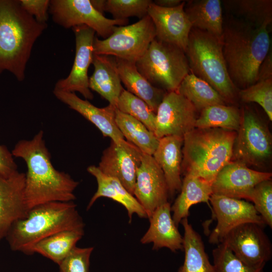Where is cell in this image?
Instances as JSON below:
<instances>
[{"instance_id": "obj_1", "label": "cell", "mask_w": 272, "mask_h": 272, "mask_svg": "<svg viewBox=\"0 0 272 272\" xmlns=\"http://www.w3.org/2000/svg\"><path fill=\"white\" fill-rule=\"evenodd\" d=\"M11 153L13 156L23 159L27 166L25 199L29 211L40 205L74 201L76 198L74 191L79 182L53 166L42 130L30 140L19 141Z\"/></svg>"}, {"instance_id": "obj_2", "label": "cell", "mask_w": 272, "mask_h": 272, "mask_svg": "<svg viewBox=\"0 0 272 272\" xmlns=\"http://www.w3.org/2000/svg\"><path fill=\"white\" fill-rule=\"evenodd\" d=\"M222 39L227 70L236 87L244 89L255 83L259 67L269 52L268 27L227 14L223 17Z\"/></svg>"}, {"instance_id": "obj_3", "label": "cell", "mask_w": 272, "mask_h": 272, "mask_svg": "<svg viewBox=\"0 0 272 272\" xmlns=\"http://www.w3.org/2000/svg\"><path fill=\"white\" fill-rule=\"evenodd\" d=\"M46 27L28 14L19 0H0V75L8 71L18 81L24 79L33 46Z\"/></svg>"}, {"instance_id": "obj_4", "label": "cell", "mask_w": 272, "mask_h": 272, "mask_svg": "<svg viewBox=\"0 0 272 272\" xmlns=\"http://www.w3.org/2000/svg\"><path fill=\"white\" fill-rule=\"evenodd\" d=\"M84 227L74 201L50 202L30 209L25 218L13 224L5 238L12 250L30 255L39 241L63 230L84 232Z\"/></svg>"}, {"instance_id": "obj_5", "label": "cell", "mask_w": 272, "mask_h": 272, "mask_svg": "<svg viewBox=\"0 0 272 272\" xmlns=\"http://www.w3.org/2000/svg\"><path fill=\"white\" fill-rule=\"evenodd\" d=\"M237 132L219 128H194L183 137L181 171L211 184L231 161Z\"/></svg>"}, {"instance_id": "obj_6", "label": "cell", "mask_w": 272, "mask_h": 272, "mask_svg": "<svg viewBox=\"0 0 272 272\" xmlns=\"http://www.w3.org/2000/svg\"><path fill=\"white\" fill-rule=\"evenodd\" d=\"M185 53L190 72L207 82L227 103H234L239 90L227 70L222 39L192 28Z\"/></svg>"}, {"instance_id": "obj_7", "label": "cell", "mask_w": 272, "mask_h": 272, "mask_svg": "<svg viewBox=\"0 0 272 272\" xmlns=\"http://www.w3.org/2000/svg\"><path fill=\"white\" fill-rule=\"evenodd\" d=\"M135 65L152 85L167 92L176 91L190 73L185 51L156 37Z\"/></svg>"}, {"instance_id": "obj_8", "label": "cell", "mask_w": 272, "mask_h": 272, "mask_svg": "<svg viewBox=\"0 0 272 272\" xmlns=\"http://www.w3.org/2000/svg\"><path fill=\"white\" fill-rule=\"evenodd\" d=\"M155 37V26L147 15L132 24L115 26L112 34L106 39L95 37L93 52L135 63Z\"/></svg>"}, {"instance_id": "obj_9", "label": "cell", "mask_w": 272, "mask_h": 272, "mask_svg": "<svg viewBox=\"0 0 272 272\" xmlns=\"http://www.w3.org/2000/svg\"><path fill=\"white\" fill-rule=\"evenodd\" d=\"M235 140L231 161L259 166L271 155V135L265 125L251 110L244 107Z\"/></svg>"}, {"instance_id": "obj_10", "label": "cell", "mask_w": 272, "mask_h": 272, "mask_svg": "<svg viewBox=\"0 0 272 272\" xmlns=\"http://www.w3.org/2000/svg\"><path fill=\"white\" fill-rule=\"evenodd\" d=\"M49 12L56 23L69 28L79 25L87 26L103 38L108 37L115 26H125L128 19H108L97 11L90 0H52Z\"/></svg>"}, {"instance_id": "obj_11", "label": "cell", "mask_w": 272, "mask_h": 272, "mask_svg": "<svg viewBox=\"0 0 272 272\" xmlns=\"http://www.w3.org/2000/svg\"><path fill=\"white\" fill-rule=\"evenodd\" d=\"M263 228L254 223L241 224L229 231L222 242L246 265L263 268L271 258L272 245Z\"/></svg>"}, {"instance_id": "obj_12", "label": "cell", "mask_w": 272, "mask_h": 272, "mask_svg": "<svg viewBox=\"0 0 272 272\" xmlns=\"http://www.w3.org/2000/svg\"><path fill=\"white\" fill-rule=\"evenodd\" d=\"M197 111L176 91L167 92L157 110L154 133L158 139L169 135L183 138L195 128Z\"/></svg>"}, {"instance_id": "obj_13", "label": "cell", "mask_w": 272, "mask_h": 272, "mask_svg": "<svg viewBox=\"0 0 272 272\" xmlns=\"http://www.w3.org/2000/svg\"><path fill=\"white\" fill-rule=\"evenodd\" d=\"M209 201L217 220L216 226L209 236V242L211 244L221 243L229 231L241 224L266 225L253 204L248 201L213 193Z\"/></svg>"}, {"instance_id": "obj_14", "label": "cell", "mask_w": 272, "mask_h": 272, "mask_svg": "<svg viewBox=\"0 0 272 272\" xmlns=\"http://www.w3.org/2000/svg\"><path fill=\"white\" fill-rule=\"evenodd\" d=\"M143 155L138 147L124 139L118 142L111 140L97 167L104 174L118 179L133 195L137 172Z\"/></svg>"}, {"instance_id": "obj_15", "label": "cell", "mask_w": 272, "mask_h": 272, "mask_svg": "<svg viewBox=\"0 0 272 272\" xmlns=\"http://www.w3.org/2000/svg\"><path fill=\"white\" fill-rule=\"evenodd\" d=\"M76 39V54L69 76L58 80L54 89L75 93L79 92L86 100H92L93 94L89 88L88 69L92 63L93 41L95 32L86 25L72 28Z\"/></svg>"}, {"instance_id": "obj_16", "label": "cell", "mask_w": 272, "mask_h": 272, "mask_svg": "<svg viewBox=\"0 0 272 272\" xmlns=\"http://www.w3.org/2000/svg\"><path fill=\"white\" fill-rule=\"evenodd\" d=\"M133 195L148 218L158 207L168 201L169 194L164 174L152 155H143L137 172Z\"/></svg>"}, {"instance_id": "obj_17", "label": "cell", "mask_w": 272, "mask_h": 272, "mask_svg": "<svg viewBox=\"0 0 272 272\" xmlns=\"http://www.w3.org/2000/svg\"><path fill=\"white\" fill-rule=\"evenodd\" d=\"M271 173L249 168L246 165L231 161L218 172L212 184L213 194L241 199H248L254 187L271 179Z\"/></svg>"}, {"instance_id": "obj_18", "label": "cell", "mask_w": 272, "mask_h": 272, "mask_svg": "<svg viewBox=\"0 0 272 272\" xmlns=\"http://www.w3.org/2000/svg\"><path fill=\"white\" fill-rule=\"evenodd\" d=\"M186 1L173 8L150 5L148 15L155 28L156 38L186 50L192 26L184 12Z\"/></svg>"}, {"instance_id": "obj_19", "label": "cell", "mask_w": 272, "mask_h": 272, "mask_svg": "<svg viewBox=\"0 0 272 272\" xmlns=\"http://www.w3.org/2000/svg\"><path fill=\"white\" fill-rule=\"evenodd\" d=\"M25 181V174L18 170L8 177L0 175V240L14 223L28 215Z\"/></svg>"}, {"instance_id": "obj_20", "label": "cell", "mask_w": 272, "mask_h": 272, "mask_svg": "<svg viewBox=\"0 0 272 272\" xmlns=\"http://www.w3.org/2000/svg\"><path fill=\"white\" fill-rule=\"evenodd\" d=\"M53 93L58 100L93 123L104 137H109L114 142L124 139L116 124V107L109 104L104 107H97L73 92L54 89Z\"/></svg>"}, {"instance_id": "obj_21", "label": "cell", "mask_w": 272, "mask_h": 272, "mask_svg": "<svg viewBox=\"0 0 272 272\" xmlns=\"http://www.w3.org/2000/svg\"><path fill=\"white\" fill-rule=\"evenodd\" d=\"M168 201L158 207L148 218L150 226L140 240L145 244L153 243V250L167 248L172 252L183 250V236L178 231Z\"/></svg>"}, {"instance_id": "obj_22", "label": "cell", "mask_w": 272, "mask_h": 272, "mask_svg": "<svg viewBox=\"0 0 272 272\" xmlns=\"http://www.w3.org/2000/svg\"><path fill=\"white\" fill-rule=\"evenodd\" d=\"M87 169V171L96 178L98 185L96 191L88 204L87 211L99 198L104 197L111 198L125 208L129 223L131 222L134 214L141 218H148L145 210L137 198L118 179L104 174L97 166L94 165L89 166Z\"/></svg>"}, {"instance_id": "obj_23", "label": "cell", "mask_w": 272, "mask_h": 272, "mask_svg": "<svg viewBox=\"0 0 272 272\" xmlns=\"http://www.w3.org/2000/svg\"><path fill=\"white\" fill-rule=\"evenodd\" d=\"M183 144L182 137H164L159 139L158 147L152 155L164 174L171 196L176 191H180L181 188Z\"/></svg>"}, {"instance_id": "obj_24", "label": "cell", "mask_w": 272, "mask_h": 272, "mask_svg": "<svg viewBox=\"0 0 272 272\" xmlns=\"http://www.w3.org/2000/svg\"><path fill=\"white\" fill-rule=\"evenodd\" d=\"M92 63L94 71L89 79V88L98 93L116 107L123 90L118 73L116 58L111 56L94 54Z\"/></svg>"}, {"instance_id": "obj_25", "label": "cell", "mask_w": 272, "mask_h": 272, "mask_svg": "<svg viewBox=\"0 0 272 272\" xmlns=\"http://www.w3.org/2000/svg\"><path fill=\"white\" fill-rule=\"evenodd\" d=\"M220 0H190L184 12L192 28L207 32L222 39L223 17Z\"/></svg>"}, {"instance_id": "obj_26", "label": "cell", "mask_w": 272, "mask_h": 272, "mask_svg": "<svg viewBox=\"0 0 272 272\" xmlns=\"http://www.w3.org/2000/svg\"><path fill=\"white\" fill-rule=\"evenodd\" d=\"M115 58L119 77L126 90L143 100L156 113L167 92L152 85L140 73L135 62Z\"/></svg>"}, {"instance_id": "obj_27", "label": "cell", "mask_w": 272, "mask_h": 272, "mask_svg": "<svg viewBox=\"0 0 272 272\" xmlns=\"http://www.w3.org/2000/svg\"><path fill=\"white\" fill-rule=\"evenodd\" d=\"M184 174L180 193L171 206L172 217L177 227L182 219L188 218L192 206L200 202L209 205V199L213 193L211 183L199 177Z\"/></svg>"}, {"instance_id": "obj_28", "label": "cell", "mask_w": 272, "mask_h": 272, "mask_svg": "<svg viewBox=\"0 0 272 272\" xmlns=\"http://www.w3.org/2000/svg\"><path fill=\"white\" fill-rule=\"evenodd\" d=\"M180 223L184 229V260L178 272H214L200 235L188 222V218L182 219Z\"/></svg>"}, {"instance_id": "obj_29", "label": "cell", "mask_w": 272, "mask_h": 272, "mask_svg": "<svg viewBox=\"0 0 272 272\" xmlns=\"http://www.w3.org/2000/svg\"><path fill=\"white\" fill-rule=\"evenodd\" d=\"M115 122L125 140L135 145L143 154L153 155L160 139L154 132L140 121L117 108Z\"/></svg>"}, {"instance_id": "obj_30", "label": "cell", "mask_w": 272, "mask_h": 272, "mask_svg": "<svg viewBox=\"0 0 272 272\" xmlns=\"http://www.w3.org/2000/svg\"><path fill=\"white\" fill-rule=\"evenodd\" d=\"M84 235V232L75 230L57 232L34 244L30 249V255L39 253L58 265L76 246Z\"/></svg>"}, {"instance_id": "obj_31", "label": "cell", "mask_w": 272, "mask_h": 272, "mask_svg": "<svg viewBox=\"0 0 272 272\" xmlns=\"http://www.w3.org/2000/svg\"><path fill=\"white\" fill-rule=\"evenodd\" d=\"M227 14L258 26H268L272 22L271 0H224Z\"/></svg>"}, {"instance_id": "obj_32", "label": "cell", "mask_w": 272, "mask_h": 272, "mask_svg": "<svg viewBox=\"0 0 272 272\" xmlns=\"http://www.w3.org/2000/svg\"><path fill=\"white\" fill-rule=\"evenodd\" d=\"M188 100L197 111L215 105H226V100L207 82L191 72L176 91Z\"/></svg>"}, {"instance_id": "obj_33", "label": "cell", "mask_w": 272, "mask_h": 272, "mask_svg": "<svg viewBox=\"0 0 272 272\" xmlns=\"http://www.w3.org/2000/svg\"><path fill=\"white\" fill-rule=\"evenodd\" d=\"M241 115V111L234 106H210L200 111L195 128H219L236 131L239 128Z\"/></svg>"}, {"instance_id": "obj_34", "label": "cell", "mask_w": 272, "mask_h": 272, "mask_svg": "<svg viewBox=\"0 0 272 272\" xmlns=\"http://www.w3.org/2000/svg\"><path fill=\"white\" fill-rule=\"evenodd\" d=\"M116 108L140 121L154 132L156 113L141 99L123 89L118 98Z\"/></svg>"}, {"instance_id": "obj_35", "label": "cell", "mask_w": 272, "mask_h": 272, "mask_svg": "<svg viewBox=\"0 0 272 272\" xmlns=\"http://www.w3.org/2000/svg\"><path fill=\"white\" fill-rule=\"evenodd\" d=\"M238 96L245 103L255 102L272 120V78L258 79L255 83L238 91Z\"/></svg>"}, {"instance_id": "obj_36", "label": "cell", "mask_w": 272, "mask_h": 272, "mask_svg": "<svg viewBox=\"0 0 272 272\" xmlns=\"http://www.w3.org/2000/svg\"><path fill=\"white\" fill-rule=\"evenodd\" d=\"M214 272H263V268L250 267L239 259L224 242L213 250Z\"/></svg>"}, {"instance_id": "obj_37", "label": "cell", "mask_w": 272, "mask_h": 272, "mask_svg": "<svg viewBox=\"0 0 272 272\" xmlns=\"http://www.w3.org/2000/svg\"><path fill=\"white\" fill-rule=\"evenodd\" d=\"M151 0H106L104 12L110 13L114 19L125 20L130 17L141 19L148 15Z\"/></svg>"}, {"instance_id": "obj_38", "label": "cell", "mask_w": 272, "mask_h": 272, "mask_svg": "<svg viewBox=\"0 0 272 272\" xmlns=\"http://www.w3.org/2000/svg\"><path fill=\"white\" fill-rule=\"evenodd\" d=\"M248 200L261 217L266 225L272 228V182L271 179L260 182L251 190Z\"/></svg>"}, {"instance_id": "obj_39", "label": "cell", "mask_w": 272, "mask_h": 272, "mask_svg": "<svg viewBox=\"0 0 272 272\" xmlns=\"http://www.w3.org/2000/svg\"><path fill=\"white\" fill-rule=\"evenodd\" d=\"M93 247H74L58 264L59 272H89L90 258Z\"/></svg>"}, {"instance_id": "obj_40", "label": "cell", "mask_w": 272, "mask_h": 272, "mask_svg": "<svg viewBox=\"0 0 272 272\" xmlns=\"http://www.w3.org/2000/svg\"><path fill=\"white\" fill-rule=\"evenodd\" d=\"M19 2L23 9L38 22L46 24L50 1L19 0Z\"/></svg>"}, {"instance_id": "obj_41", "label": "cell", "mask_w": 272, "mask_h": 272, "mask_svg": "<svg viewBox=\"0 0 272 272\" xmlns=\"http://www.w3.org/2000/svg\"><path fill=\"white\" fill-rule=\"evenodd\" d=\"M17 171L13 156L6 146L0 145V175L8 177Z\"/></svg>"}, {"instance_id": "obj_42", "label": "cell", "mask_w": 272, "mask_h": 272, "mask_svg": "<svg viewBox=\"0 0 272 272\" xmlns=\"http://www.w3.org/2000/svg\"><path fill=\"white\" fill-rule=\"evenodd\" d=\"M153 3L160 7L164 8H173L179 6L183 1L181 0H155Z\"/></svg>"}, {"instance_id": "obj_43", "label": "cell", "mask_w": 272, "mask_h": 272, "mask_svg": "<svg viewBox=\"0 0 272 272\" xmlns=\"http://www.w3.org/2000/svg\"><path fill=\"white\" fill-rule=\"evenodd\" d=\"M90 2L93 7L99 12L103 14L105 0H91Z\"/></svg>"}]
</instances>
